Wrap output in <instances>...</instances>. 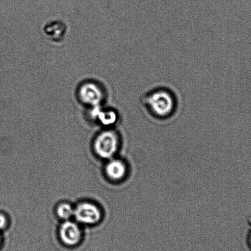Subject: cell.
<instances>
[{"instance_id": "cell-1", "label": "cell", "mask_w": 251, "mask_h": 251, "mask_svg": "<svg viewBox=\"0 0 251 251\" xmlns=\"http://www.w3.org/2000/svg\"><path fill=\"white\" fill-rule=\"evenodd\" d=\"M144 103L153 116L158 118H166L174 113L176 108L177 100L170 90L158 88L146 95Z\"/></svg>"}, {"instance_id": "cell-2", "label": "cell", "mask_w": 251, "mask_h": 251, "mask_svg": "<svg viewBox=\"0 0 251 251\" xmlns=\"http://www.w3.org/2000/svg\"><path fill=\"white\" fill-rule=\"evenodd\" d=\"M94 147L100 157L103 158H111L118 150V136L113 131H104L100 134L96 139Z\"/></svg>"}, {"instance_id": "cell-3", "label": "cell", "mask_w": 251, "mask_h": 251, "mask_svg": "<svg viewBox=\"0 0 251 251\" xmlns=\"http://www.w3.org/2000/svg\"><path fill=\"white\" fill-rule=\"evenodd\" d=\"M78 97L83 104L96 106L103 102L105 98V93L100 84L94 82H87L80 87Z\"/></svg>"}, {"instance_id": "cell-4", "label": "cell", "mask_w": 251, "mask_h": 251, "mask_svg": "<svg viewBox=\"0 0 251 251\" xmlns=\"http://www.w3.org/2000/svg\"><path fill=\"white\" fill-rule=\"evenodd\" d=\"M101 216L98 207L91 203H80L75 209V218L82 224H96L100 220Z\"/></svg>"}, {"instance_id": "cell-5", "label": "cell", "mask_w": 251, "mask_h": 251, "mask_svg": "<svg viewBox=\"0 0 251 251\" xmlns=\"http://www.w3.org/2000/svg\"><path fill=\"white\" fill-rule=\"evenodd\" d=\"M60 235L66 245L73 246L79 242L81 238V231L76 224L66 221L61 226Z\"/></svg>"}, {"instance_id": "cell-6", "label": "cell", "mask_w": 251, "mask_h": 251, "mask_svg": "<svg viewBox=\"0 0 251 251\" xmlns=\"http://www.w3.org/2000/svg\"><path fill=\"white\" fill-rule=\"evenodd\" d=\"M126 167L123 161L113 160L106 165V172L109 178L114 181L123 179L126 174Z\"/></svg>"}, {"instance_id": "cell-7", "label": "cell", "mask_w": 251, "mask_h": 251, "mask_svg": "<svg viewBox=\"0 0 251 251\" xmlns=\"http://www.w3.org/2000/svg\"><path fill=\"white\" fill-rule=\"evenodd\" d=\"M75 209L69 204L63 203L60 204L57 209L58 215L60 218L68 220L74 216Z\"/></svg>"}, {"instance_id": "cell-8", "label": "cell", "mask_w": 251, "mask_h": 251, "mask_svg": "<svg viewBox=\"0 0 251 251\" xmlns=\"http://www.w3.org/2000/svg\"><path fill=\"white\" fill-rule=\"evenodd\" d=\"M6 219L2 214H0V230L3 229L6 226Z\"/></svg>"}, {"instance_id": "cell-9", "label": "cell", "mask_w": 251, "mask_h": 251, "mask_svg": "<svg viewBox=\"0 0 251 251\" xmlns=\"http://www.w3.org/2000/svg\"><path fill=\"white\" fill-rule=\"evenodd\" d=\"M249 240H250V245L251 246V231L250 234V237H249Z\"/></svg>"}, {"instance_id": "cell-10", "label": "cell", "mask_w": 251, "mask_h": 251, "mask_svg": "<svg viewBox=\"0 0 251 251\" xmlns=\"http://www.w3.org/2000/svg\"><path fill=\"white\" fill-rule=\"evenodd\" d=\"M249 223H250V225L251 226V217L250 219V220H249Z\"/></svg>"}, {"instance_id": "cell-11", "label": "cell", "mask_w": 251, "mask_h": 251, "mask_svg": "<svg viewBox=\"0 0 251 251\" xmlns=\"http://www.w3.org/2000/svg\"><path fill=\"white\" fill-rule=\"evenodd\" d=\"M0 244H1V236H0Z\"/></svg>"}]
</instances>
